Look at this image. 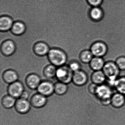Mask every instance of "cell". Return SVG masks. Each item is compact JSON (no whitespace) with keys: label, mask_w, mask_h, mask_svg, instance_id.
Wrapping results in <instances>:
<instances>
[{"label":"cell","mask_w":125,"mask_h":125,"mask_svg":"<svg viewBox=\"0 0 125 125\" xmlns=\"http://www.w3.org/2000/svg\"><path fill=\"white\" fill-rule=\"evenodd\" d=\"M102 71L106 77L107 84L111 87H114L115 81L120 76L121 72L115 63L112 61L106 62Z\"/></svg>","instance_id":"6da1fadb"},{"label":"cell","mask_w":125,"mask_h":125,"mask_svg":"<svg viewBox=\"0 0 125 125\" xmlns=\"http://www.w3.org/2000/svg\"><path fill=\"white\" fill-rule=\"evenodd\" d=\"M47 55L51 64L57 67L62 66L67 63V55L63 50L61 49L51 48Z\"/></svg>","instance_id":"7a4b0ae2"},{"label":"cell","mask_w":125,"mask_h":125,"mask_svg":"<svg viewBox=\"0 0 125 125\" xmlns=\"http://www.w3.org/2000/svg\"><path fill=\"white\" fill-rule=\"evenodd\" d=\"M113 94L112 88L107 84H103L98 86L95 96L104 106L110 104V99Z\"/></svg>","instance_id":"3957f363"},{"label":"cell","mask_w":125,"mask_h":125,"mask_svg":"<svg viewBox=\"0 0 125 125\" xmlns=\"http://www.w3.org/2000/svg\"><path fill=\"white\" fill-rule=\"evenodd\" d=\"M73 72L71 70L67 64L57 67L56 77L59 82L65 84H69L72 82Z\"/></svg>","instance_id":"277c9868"},{"label":"cell","mask_w":125,"mask_h":125,"mask_svg":"<svg viewBox=\"0 0 125 125\" xmlns=\"http://www.w3.org/2000/svg\"><path fill=\"white\" fill-rule=\"evenodd\" d=\"M25 90L23 83L20 80L9 84L7 88V93L9 95L18 99L20 97L22 92Z\"/></svg>","instance_id":"5b68a950"},{"label":"cell","mask_w":125,"mask_h":125,"mask_svg":"<svg viewBox=\"0 0 125 125\" xmlns=\"http://www.w3.org/2000/svg\"><path fill=\"white\" fill-rule=\"evenodd\" d=\"M54 84L50 80H42L37 89L38 93L46 96H50L54 93Z\"/></svg>","instance_id":"8992f818"},{"label":"cell","mask_w":125,"mask_h":125,"mask_svg":"<svg viewBox=\"0 0 125 125\" xmlns=\"http://www.w3.org/2000/svg\"><path fill=\"white\" fill-rule=\"evenodd\" d=\"M88 80V75L85 71L81 69L73 72L72 82L75 85L83 87L87 83Z\"/></svg>","instance_id":"52a82bcc"},{"label":"cell","mask_w":125,"mask_h":125,"mask_svg":"<svg viewBox=\"0 0 125 125\" xmlns=\"http://www.w3.org/2000/svg\"><path fill=\"white\" fill-rule=\"evenodd\" d=\"M90 50L94 57H103L107 52V47L104 42H97L92 45Z\"/></svg>","instance_id":"ba28073f"},{"label":"cell","mask_w":125,"mask_h":125,"mask_svg":"<svg viewBox=\"0 0 125 125\" xmlns=\"http://www.w3.org/2000/svg\"><path fill=\"white\" fill-rule=\"evenodd\" d=\"M14 109L18 113L25 114L27 113L30 110L31 105L30 102L28 100L19 98L17 99Z\"/></svg>","instance_id":"9c48e42d"},{"label":"cell","mask_w":125,"mask_h":125,"mask_svg":"<svg viewBox=\"0 0 125 125\" xmlns=\"http://www.w3.org/2000/svg\"><path fill=\"white\" fill-rule=\"evenodd\" d=\"M16 49V44L12 40H6L0 44V52L5 56H10L13 54Z\"/></svg>","instance_id":"30bf717a"},{"label":"cell","mask_w":125,"mask_h":125,"mask_svg":"<svg viewBox=\"0 0 125 125\" xmlns=\"http://www.w3.org/2000/svg\"><path fill=\"white\" fill-rule=\"evenodd\" d=\"M30 101L31 106L35 108H41L46 104L47 97L39 93H36L32 95Z\"/></svg>","instance_id":"8fae6325"},{"label":"cell","mask_w":125,"mask_h":125,"mask_svg":"<svg viewBox=\"0 0 125 125\" xmlns=\"http://www.w3.org/2000/svg\"><path fill=\"white\" fill-rule=\"evenodd\" d=\"M42 81L41 77L39 75L36 73H31L27 76L25 83L31 90H37Z\"/></svg>","instance_id":"7c38bea8"},{"label":"cell","mask_w":125,"mask_h":125,"mask_svg":"<svg viewBox=\"0 0 125 125\" xmlns=\"http://www.w3.org/2000/svg\"><path fill=\"white\" fill-rule=\"evenodd\" d=\"M0 76L3 82L9 84L18 81L19 80L18 74L16 71L13 69L6 70L0 74Z\"/></svg>","instance_id":"4fadbf2b"},{"label":"cell","mask_w":125,"mask_h":125,"mask_svg":"<svg viewBox=\"0 0 125 125\" xmlns=\"http://www.w3.org/2000/svg\"><path fill=\"white\" fill-rule=\"evenodd\" d=\"M125 104V95L117 92L113 93L110 99V104L115 108L119 109Z\"/></svg>","instance_id":"5bb4252c"},{"label":"cell","mask_w":125,"mask_h":125,"mask_svg":"<svg viewBox=\"0 0 125 125\" xmlns=\"http://www.w3.org/2000/svg\"><path fill=\"white\" fill-rule=\"evenodd\" d=\"M90 79L92 83L98 85L104 84L107 80L102 70L93 72L91 74Z\"/></svg>","instance_id":"9a60e30c"},{"label":"cell","mask_w":125,"mask_h":125,"mask_svg":"<svg viewBox=\"0 0 125 125\" xmlns=\"http://www.w3.org/2000/svg\"><path fill=\"white\" fill-rule=\"evenodd\" d=\"M14 21L8 16H0V31L6 32L11 30Z\"/></svg>","instance_id":"2e32d148"},{"label":"cell","mask_w":125,"mask_h":125,"mask_svg":"<svg viewBox=\"0 0 125 125\" xmlns=\"http://www.w3.org/2000/svg\"><path fill=\"white\" fill-rule=\"evenodd\" d=\"M50 48L48 44L44 42L36 43L33 47L35 53L39 56L47 55Z\"/></svg>","instance_id":"e0dca14e"},{"label":"cell","mask_w":125,"mask_h":125,"mask_svg":"<svg viewBox=\"0 0 125 125\" xmlns=\"http://www.w3.org/2000/svg\"><path fill=\"white\" fill-rule=\"evenodd\" d=\"M105 62L103 57H94L89 63L91 69L93 71L102 70Z\"/></svg>","instance_id":"ac0fdd59"},{"label":"cell","mask_w":125,"mask_h":125,"mask_svg":"<svg viewBox=\"0 0 125 125\" xmlns=\"http://www.w3.org/2000/svg\"><path fill=\"white\" fill-rule=\"evenodd\" d=\"M17 99L9 95H5L1 99V104L3 108L10 109L14 107Z\"/></svg>","instance_id":"d6986e66"},{"label":"cell","mask_w":125,"mask_h":125,"mask_svg":"<svg viewBox=\"0 0 125 125\" xmlns=\"http://www.w3.org/2000/svg\"><path fill=\"white\" fill-rule=\"evenodd\" d=\"M57 67L52 64H49L45 67L43 72L44 80L53 79L55 77Z\"/></svg>","instance_id":"ffe728a7"},{"label":"cell","mask_w":125,"mask_h":125,"mask_svg":"<svg viewBox=\"0 0 125 125\" xmlns=\"http://www.w3.org/2000/svg\"><path fill=\"white\" fill-rule=\"evenodd\" d=\"M26 29V26L23 22L16 21L14 22L10 31L14 35H20L25 32Z\"/></svg>","instance_id":"44dd1931"},{"label":"cell","mask_w":125,"mask_h":125,"mask_svg":"<svg viewBox=\"0 0 125 125\" xmlns=\"http://www.w3.org/2000/svg\"><path fill=\"white\" fill-rule=\"evenodd\" d=\"M114 87L117 92L125 95V76H119L117 79Z\"/></svg>","instance_id":"7402d4cb"},{"label":"cell","mask_w":125,"mask_h":125,"mask_svg":"<svg viewBox=\"0 0 125 125\" xmlns=\"http://www.w3.org/2000/svg\"><path fill=\"white\" fill-rule=\"evenodd\" d=\"M68 90V84L61 82L58 81L54 85V93L57 95H63L67 92Z\"/></svg>","instance_id":"603a6c76"},{"label":"cell","mask_w":125,"mask_h":125,"mask_svg":"<svg viewBox=\"0 0 125 125\" xmlns=\"http://www.w3.org/2000/svg\"><path fill=\"white\" fill-rule=\"evenodd\" d=\"M90 16L93 20L99 21L103 18L104 14L103 11L99 7H93L90 12Z\"/></svg>","instance_id":"cb8c5ba5"},{"label":"cell","mask_w":125,"mask_h":125,"mask_svg":"<svg viewBox=\"0 0 125 125\" xmlns=\"http://www.w3.org/2000/svg\"><path fill=\"white\" fill-rule=\"evenodd\" d=\"M94 57V56L90 50H86L80 53V58L81 62L83 64H88L90 63Z\"/></svg>","instance_id":"d4e9b609"},{"label":"cell","mask_w":125,"mask_h":125,"mask_svg":"<svg viewBox=\"0 0 125 125\" xmlns=\"http://www.w3.org/2000/svg\"><path fill=\"white\" fill-rule=\"evenodd\" d=\"M67 65L73 72L81 70L82 68V65L78 61H71Z\"/></svg>","instance_id":"484cf974"},{"label":"cell","mask_w":125,"mask_h":125,"mask_svg":"<svg viewBox=\"0 0 125 125\" xmlns=\"http://www.w3.org/2000/svg\"><path fill=\"white\" fill-rule=\"evenodd\" d=\"M121 71H125V57H121L118 58L115 62Z\"/></svg>","instance_id":"4316f807"},{"label":"cell","mask_w":125,"mask_h":125,"mask_svg":"<svg viewBox=\"0 0 125 125\" xmlns=\"http://www.w3.org/2000/svg\"><path fill=\"white\" fill-rule=\"evenodd\" d=\"M98 85L94 84L93 83H90L88 87V92L92 95H95Z\"/></svg>","instance_id":"83f0119b"},{"label":"cell","mask_w":125,"mask_h":125,"mask_svg":"<svg viewBox=\"0 0 125 125\" xmlns=\"http://www.w3.org/2000/svg\"><path fill=\"white\" fill-rule=\"evenodd\" d=\"M88 3L92 7H99L103 0H87Z\"/></svg>","instance_id":"f1b7e54d"},{"label":"cell","mask_w":125,"mask_h":125,"mask_svg":"<svg viewBox=\"0 0 125 125\" xmlns=\"http://www.w3.org/2000/svg\"><path fill=\"white\" fill-rule=\"evenodd\" d=\"M30 93L28 91L25 90L23 92H22V94H21L20 98H21L24 99H27L28 100V99L30 97Z\"/></svg>","instance_id":"f546056e"}]
</instances>
